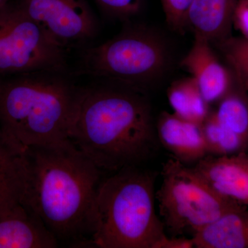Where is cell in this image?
I'll return each mask as SVG.
<instances>
[{
  "label": "cell",
  "instance_id": "5bb4252c",
  "mask_svg": "<svg viewBox=\"0 0 248 248\" xmlns=\"http://www.w3.org/2000/svg\"><path fill=\"white\" fill-rule=\"evenodd\" d=\"M26 181L24 151L0 129V215L22 203Z\"/></svg>",
  "mask_w": 248,
  "mask_h": 248
},
{
  "label": "cell",
  "instance_id": "d6986e66",
  "mask_svg": "<svg viewBox=\"0 0 248 248\" xmlns=\"http://www.w3.org/2000/svg\"><path fill=\"white\" fill-rule=\"evenodd\" d=\"M217 46L231 66L237 84L248 93V40L231 36Z\"/></svg>",
  "mask_w": 248,
  "mask_h": 248
},
{
  "label": "cell",
  "instance_id": "ba28073f",
  "mask_svg": "<svg viewBox=\"0 0 248 248\" xmlns=\"http://www.w3.org/2000/svg\"><path fill=\"white\" fill-rule=\"evenodd\" d=\"M16 4L63 48L97 35L99 23L86 0H19Z\"/></svg>",
  "mask_w": 248,
  "mask_h": 248
},
{
  "label": "cell",
  "instance_id": "ffe728a7",
  "mask_svg": "<svg viewBox=\"0 0 248 248\" xmlns=\"http://www.w3.org/2000/svg\"><path fill=\"white\" fill-rule=\"evenodd\" d=\"M166 22L171 30L184 35L186 16L192 0H161Z\"/></svg>",
  "mask_w": 248,
  "mask_h": 248
},
{
  "label": "cell",
  "instance_id": "7a4b0ae2",
  "mask_svg": "<svg viewBox=\"0 0 248 248\" xmlns=\"http://www.w3.org/2000/svg\"><path fill=\"white\" fill-rule=\"evenodd\" d=\"M27 181L22 203L58 240H79L90 221L101 170L72 143L34 146L24 151Z\"/></svg>",
  "mask_w": 248,
  "mask_h": 248
},
{
  "label": "cell",
  "instance_id": "2e32d148",
  "mask_svg": "<svg viewBox=\"0 0 248 248\" xmlns=\"http://www.w3.org/2000/svg\"><path fill=\"white\" fill-rule=\"evenodd\" d=\"M173 113L183 120L202 125L210 115V104L192 77L173 81L167 91Z\"/></svg>",
  "mask_w": 248,
  "mask_h": 248
},
{
  "label": "cell",
  "instance_id": "7402d4cb",
  "mask_svg": "<svg viewBox=\"0 0 248 248\" xmlns=\"http://www.w3.org/2000/svg\"><path fill=\"white\" fill-rule=\"evenodd\" d=\"M232 25L248 40V0H239L233 15Z\"/></svg>",
  "mask_w": 248,
  "mask_h": 248
},
{
  "label": "cell",
  "instance_id": "44dd1931",
  "mask_svg": "<svg viewBox=\"0 0 248 248\" xmlns=\"http://www.w3.org/2000/svg\"><path fill=\"white\" fill-rule=\"evenodd\" d=\"M110 17L128 22L141 11L143 0H95Z\"/></svg>",
  "mask_w": 248,
  "mask_h": 248
},
{
  "label": "cell",
  "instance_id": "4fadbf2b",
  "mask_svg": "<svg viewBox=\"0 0 248 248\" xmlns=\"http://www.w3.org/2000/svg\"><path fill=\"white\" fill-rule=\"evenodd\" d=\"M239 0H192L186 16L187 29L210 43L231 37L233 15Z\"/></svg>",
  "mask_w": 248,
  "mask_h": 248
},
{
  "label": "cell",
  "instance_id": "8fae6325",
  "mask_svg": "<svg viewBox=\"0 0 248 248\" xmlns=\"http://www.w3.org/2000/svg\"><path fill=\"white\" fill-rule=\"evenodd\" d=\"M58 239L37 214L20 203L0 215V248H54Z\"/></svg>",
  "mask_w": 248,
  "mask_h": 248
},
{
  "label": "cell",
  "instance_id": "5b68a950",
  "mask_svg": "<svg viewBox=\"0 0 248 248\" xmlns=\"http://www.w3.org/2000/svg\"><path fill=\"white\" fill-rule=\"evenodd\" d=\"M85 69L93 76L145 92L170 64L166 42L154 31L129 24L105 43L86 50Z\"/></svg>",
  "mask_w": 248,
  "mask_h": 248
},
{
  "label": "cell",
  "instance_id": "8992f818",
  "mask_svg": "<svg viewBox=\"0 0 248 248\" xmlns=\"http://www.w3.org/2000/svg\"><path fill=\"white\" fill-rule=\"evenodd\" d=\"M155 193L159 215L171 236L195 234L232 209L243 205L220 195L192 168L170 159L163 167Z\"/></svg>",
  "mask_w": 248,
  "mask_h": 248
},
{
  "label": "cell",
  "instance_id": "277c9868",
  "mask_svg": "<svg viewBox=\"0 0 248 248\" xmlns=\"http://www.w3.org/2000/svg\"><path fill=\"white\" fill-rule=\"evenodd\" d=\"M155 175L137 166L115 172L98 187L88 245L99 248H154L165 234L155 207Z\"/></svg>",
  "mask_w": 248,
  "mask_h": 248
},
{
  "label": "cell",
  "instance_id": "9c48e42d",
  "mask_svg": "<svg viewBox=\"0 0 248 248\" xmlns=\"http://www.w3.org/2000/svg\"><path fill=\"white\" fill-rule=\"evenodd\" d=\"M210 44L204 37L195 35L193 45L180 62L210 105L219 102L235 83L232 72L220 62Z\"/></svg>",
  "mask_w": 248,
  "mask_h": 248
},
{
  "label": "cell",
  "instance_id": "cb8c5ba5",
  "mask_svg": "<svg viewBox=\"0 0 248 248\" xmlns=\"http://www.w3.org/2000/svg\"><path fill=\"white\" fill-rule=\"evenodd\" d=\"M11 0H0V11H1L6 5L11 2Z\"/></svg>",
  "mask_w": 248,
  "mask_h": 248
},
{
  "label": "cell",
  "instance_id": "52a82bcc",
  "mask_svg": "<svg viewBox=\"0 0 248 248\" xmlns=\"http://www.w3.org/2000/svg\"><path fill=\"white\" fill-rule=\"evenodd\" d=\"M66 49L57 44L16 3L0 11V74L60 73Z\"/></svg>",
  "mask_w": 248,
  "mask_h": 248
},
{
  "label": "cell",
  "instance_id": "d4e9b609",
  "mask_svg": "<svg viewBox=\"0 0 248 248\" xmlns=\"http://www.w3.org/2000/svg\"><path fill=\"white\" fill-rule=\"evenodd\" d=\"M1 81H0V85H1Z\"/></svg>",
  "mask_w": 248,
  "mask_h": 248
},
{
  "label": "cell",
  "instance_id": "30bf717a",
  "mask_svg": "<svg viewBox=\"0 0 248 248\" xmlns=\"http://www.w3.org/2000/svg\"><path fill=\"white\" fill-rule=\"evenodd\" d=\"M220 195L248 208V153L209 155L192 167Z\"/></svg>",
  "mask_w": 248,
  "mask_h": 248
},
{
  "label": "cell",
  "instance_id": "603a6c76",
  "mask_svg": "<svg viewBox=\"0 0 248 248\" xmlns=\"http://www.w3.org/2000/svg\"><path fill=\"white\" fill-rule=\"evenodd\" d=\"M195 247L192 238L185 236H169L166 234L155 244L154 248H193Z\"/></svg>",
  "mask_w": 248,
  "mask_h": 248
},
{
  "label": "cell",
  "instance_id": "e0dca14e",
  "mask_svg": "<svg viewBox=\"0 0 248 248\" xmlns=\"http://www.w3.org/2000/svg\"><path fill=\"white\" fill-rule=\"evenodd\" d=\"M217 120L248 144V95L235 80L234 86L218 103Z\"/></svg>",
  "mask_w": 248,
  "mask_h": 248
},
{
  "label": "cell",
  "instance_id": "9a60e30c",
  "mask_svg": "<svg viewBox=\"0 0 248 248\" xmlns=\"http://www.w3.org/2000/svg\"><path fill=\"white\" fill-rule=\"evenodd\" d=\"M192 238L196 248H248V208L230 210Z\"/></svg>",
  "mask_w": 248,
  "mask_h": 248
},
{
  "label": "cell",
  "instance_id": "3957f363",
  "mask_svg": "<svg viewBox=\"0 0 248 248\" xmlns=\"http://www.w3.org/2000/svg\"><path fill=\"white\" fill-rule=\"evenodd\" d=\"M54 73L19 75L0 85V129L24 151L71 143L68 133L79 89Z\"/></svg>",
  "mask_w": 248,
  "mask_h": 248
},
{
  "label": "cell",
  "instance_id": "7c38bea8",
  "mask_svg": "<svg viewBox=\"0 0 248 248\" xmlns=\"http://www.w3.org/2000/svg\"><path fill=\"white\" fill-rule=\"evenodd\" d=\"M155 127L158 141L183 164H197L209 155L200 124L164 111Z\"/></svg>",
  "mask_w": 248,
  "mask_h": 248
},
{
  "label": "cell",
  "instance_id": "6da1fadb",
  "mask_svg": "<svg viewBox=\"0 0 248 248\" xmlns=\"http://www.w3.org/2000/svg\"><path fill=\"white\" fill-rule=\"evenodd\" d=\"M68 136L101 170L110 172L148 159L159 141L145 92L116 83L79 89Z\"/></svg>",
  "mask_w": 248,
  "mask_h": 248
},
{
  "label": "cell",
  "instance_id": "ac0fdd59",
  "mask_svg": "<svg viewBox=\"0 0 248 248\" xmlns=\"http://www.w3.org/2000/svg\"><path fill=\"white\" fill-rule=\"evenodd\" d=\"M202 128L209 155L229 156L248 151V143L220 123L214 111L202 124Z\"/></svg>",
  "mask_w": 248,
  "mask_h": 248
}]
</instances>
